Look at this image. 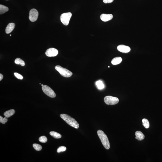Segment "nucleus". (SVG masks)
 <instances>
[{"label": "nucleus", "mask_w": 162, "mask_h": 162, "mask_svg": "<svg viewBox=\"0 0 162 162\" xmlns=\"http://www.w3.org/2000/svg\"><path fill=\"white\" fill-rule=\"evenodd\" d=\"M97 134L104 147L107 150H109L110 147V143L107 136L101 130L98 131Z\"/></svg>", "instance_id": "f257e3e1"}, {"label": "nucleus", "mask_w": 162, "mask_h": 162, "mask_svg": "<svg viewBox=\"0 0 162 162\" xmlns=\"http://www.w3.org/2000/svg\"><path fill=\"white\" fill-rule=\"evenodd\" d=\"M60 116L62 119L70 126L75 129L79 128V124L73 118L71 117L67 114H61Z\"/></svg>", "instance_id": "f03ea898"}, {"label": "nucleus", "mask_w": 162, "mask_h": 162, "mask_svg": "<svg viewBox=\"0 0 162 162\" xmlns=\"http://www.w3.org/2000/svg\"><path fill=\"white\" fill-rule=\"evenodd\" d=\"M55 69L64 77L69 78L72 76V72L60 66H57L55 67Z\"/></svg>", "instance_id": "7ed1b4c3"}, {"label": "nucleus", "mask_w": 162, "mask_h": 162, "mask_svg": "<svg viewBox=\"0 0 162 162\" xmlns=\"http://www.w3.org/2000/svg\"><path fill=\"white\" fill-rule=\"evenodd\" d=\"M105 103L108 105H113L118 103L119 99L117 98L111 96L105 97L104 99Z\"/></svg>", "instance_id": "20e7f679"}, {"label": "nucleus", "mask_w": 162, "mask_h": 162, "mask_svg": "<svg viewBox=\"0 0 162 162\" xmlns=\"http://www.w3.org/2000/svg\"><path fill=\"white\" fill-rule=\"evenodd\" d=\"M72 16V14L71 12L65 13L62 14L60 16L61 21L64 25H69Z\"/></svg>", "instance_id": "39448f33"}, {"label": "nucleus", "mask_w": 162, "mask_h": 162, "mask_svg": "<svg viewBox=\"0 0 162 162\" xmlns=\"http://www.w3.org/2000/svg\"><path fill=\"white\" fill-rule=\"evenodd\" d=\"M42 89L44 93L49 97L54 98L56 97V94L54 91L49 86L47 85H44L42 86Z\"/></svg>", "instance_id": "423d86ee"}, {"label": "nucleus", "mask_w": 162, "mask_h": 162, "mask_svg": "<svg viewBox=\"0 0 162 162\" xmlns=\"http://www.w3.org/2000/svg\"><path fill=\"white\" fill-rule=\"evenodd\" d=\"M38 15L39 13L36 9H31L29 12V18L30 20L32 22H35L37 19Z\"/></svg>", "instance_id": "0eeeda50"}, {"label": "nucleus", "mask_w": 162, "mask_h": 162, "mask_svg": "<svg viewBox=\"0 0 162 162\" xmlns=\"http://www.w3.org/2000/svg\"><path fill=\"white\" fill-rule=\"evenodd\" d=\"M58 54V51L56 48H50L47 50L45 52V54L49 57H55L57 56Z\"/></svg>", "instance_id": "6e6552de"}, {"label": "nucleus", "mask_w": 162, "mask_h": 162, "mask_svg": "<svg viewBox=\"0 0 162 162\" xmlns=\"http://www.w3.org/2000/svg\"><path fill=\"white\" fill-rule=\"evenodd\" d=\"M117 49L120 52L125 53H128L131 50L129 46L123 45L118 46Z\"/></svg>", "instance_id": "1a4fd4ad"}, {"label": "nucleus", "mask_w": 162, "mask_h": 162, "mask_svg": "<svg viewBox=\"0 0 162 162\" xmlns=\"http://www.w3.org/2000/svg\"><path fill=\"white\" fill-rule=\"evenodd\" d=\"M100 17L102 21L107 22L113 19V16L112 14H103L101 15Z\"/></svg>", "instance_id": "9d476101"}, {"label": "nucleus", "mask_w": 162, "mask_h": 162, "mask_svg": "<svg viewBox=\"0 0 162 162\" xmlns=\"http://www.w3.org/2000/svg\"><path fill=\"white\" fill-rule=\"evenodd\" d=\"M15 24L13 23H11L8 24L5 29L6 33L8 34L12 32L15 28Z\"/></svg>", "instance_id": "9b49d317"}, {"label": "nucleus", "mask_w": 162, "mask_h": 162, "mask_svg": "<svg viewBox=\"0 0 162 162\" xmlns=\"http://www.w3.org/2000/svg\"><path fill=\"white\" fill-rule=\"evenodd\" d=\"M135 138L139 141H141L144 139L145 136L142 132L140 131H137L136 132Z\"/></svg>", "instance_id": "f8f14e48"}, {"label": "nucleus", "mask_w": 162, "mask_h": 162, "mask_svg": "<svg viewBox=\"0 0 162 162\" xmlns=\"http://www.w3.org/2000/svg\"><path fill=\"white\" fill-rule=\"evenodd\" d=\"M122 61V58L120 57H118L114 58L111 61V63L113 65H117L121 63Z\"/></svg>", "instance_id": "ddd939ff"}, {"label": "nucleus", "mask_w": 162, "mask_h": 162, "mask_svg": "<svg viewBox=\"0 0 162 162\" xmlns=\"http://www.w3.org/2000/svg\"><path fill=\"white\" fill-rule=\"evenodd\" d=\"M51 135L55 139H59L62 137L61 135L56 132L51 131L50 133Z\"/></svg>", "instance_id": "4468645a"}, {"label": "nucleus", "mask_w": 162, "mask_h": 162, "mask_svg": "<svg viewBox=\"0 0 162 162\" xmlns=\"http://www.w3.org/2000/svg\"><path fill=\"white\" fill-rule=\"evenodd\" d=\"M15 110L13 109L7 111L4 113V115L5 117L9 118L13 115L15 113Z\"/></svg>", "instance_id": "2eb2a0df"}, {"label": "nucleus", "mask_w": 162, "mask_h": 162, "mask_svg": "<svg viewBox=\"0 0 162 162\" xmlns=\"http://www.w3.org/2000/svg\"><path fill=\"white\" fill-rule=\"evenodd\" d=\"M8 10H9V9L7 7L2 5H0V15H2V14L8 12Z\"/></svg>", "instance_id": "dca6fc26"}, {"label": "nucleus", "mask_w": 162, "mask_h": 162, "mask_svg": "<svg viewBox=\"0 0 162 162\" xmlns=\"http://www.w3.org/2000/svg\"><path fill=\"white\" fill-rule=\"evenodd\" d=\"M96 85L99 89H103L105 87L104 84L101 81L99 80L96 82Z\"/></svg>", "instance_id": "f3484780"}, {"label": "nucleus", "mask_w": 162, "mask_h": 162, "mask_svg": "<svg viewBox=\"0 0 162 162\" xmlns=\"http://www.w3.org/2000/svg\"><path fill=\"white\" fill-rule=\"evenodd\" d=\"M15 62L16 64L20 65L22 66H25V62L24 61L19 58H17L16 59Z\"/></svg>", "instance_id": "a211bd4d"}, {"label": "nucleus", "mask_w": 162, "mask_h": 162, "mask_svg": "<svg viewBox=\"0 0 162 162\" xmlns=\"http://www.w3.org/2000/svg\"><path fill=\"white\" fill-rule=\"evenodd\" d=\"M142 121L143 124V125L144 126V127L146 129L150 127V123H149L148 120L147 119H143L142 120Z\"/></svg>", "instance_id": "6ab92c4d"}, {"label": "nucleus", "mask_w": 162, "mask_h": 162, "mask_svg": "<svg viewBox=\"0 0 162 162\" xmlns=\"http://www.w3.org/2000/svg\"><path fill=\"white\" fill-rule=\"evenodd\" d=\"M33 146L35 150L37 151H40L42 150V147L40 145L34 143L33 144Z\"/></svg>", "instance_id": "aec40b11"}, {"label": "nucleus", "mask_w": 162, "mask_h": 162, "mask_svg": "<svg viewBox=\"0 0 162 162\" xmlns=\"http://www.w3.org/2000/svg\"><path fill=\"white\" fill-rule=\"evenodd\" d=\"M47 140V137L45 136H41L39 139V141L42 143L46 142Z\"/></svg>", "instance_id": "412c9836"}, {"label": "nucleus", "mask_w": 162, "mask_h": 162, "mask_svg": "<svg viewBox=\"0 0 162 162\" xmlns=\"http://www.w3.org/2000/svg\"><path fill=\"white\" fill-rule=\"evenodd\" d=\"M66 150V147H64V146H61L58 149L57 151V153H59L61 152L65 151Z\"/></svg>", "instance_id": "4be33fe9"}, {"label": "nucleus", "mask_w": 162, "mask_h": 162, "mask_svg": "<svg viewBox=\"0 0 162 162\" xmlns=\"http://www.w3.org/2000/svg\"><path fill=\"white\" fill-rule=\"evenodd\" d=\"M14 74L15 77L18 79L22 80L23 79V76L19 73L15 72V73H14Z\"/></svg>", "instance_id": "5701e85b"}, {"label": "nucleus", "mask_w": 162, "mask_h": 162, "mask_svg": "<svg viewBox=\"0 0 162 162\" xmlns=\"http://www.w3.org/2000/svg\"><path fill=\"white\" fill-rule=\"evenodd\" d=\"M8 120V119L7 118V117H5L3 118L2 120L0 122V123H2L3 124H5L7 122Z\"/></svg>", "instance_id": "b1692460"}, {"label": "nucleus", "mask_w": 162, "mask_h": 162, "mask_svg": "<svg viewBox=\"0 0 162 162\" xmlns=\"http://www.w3.org/2000/svg\"><path fill=\"white\" fill-rule=\"evenodd\" d=\"M114 1V0H103V2L105 4L111 3Z\"/></svg>", "instance_id": "393cba45"}, {"label": "nucleus", "mask_w": 162, "mask_h": 162, "mask_svg": "<svg viewBox=\"0 0 162 162\" xmlns=\"http://www.w3.org/2000/svg\"><path fill=\"white\" fill-rule=\"evenodd\" d=\"M3 78V75L2 74H0V81H1L2 80Z\"/></svg>", "instance_id": "a878e982"}, {"label": "nucleus", "mask_w": 162, "mask_h": 162, "mask_svg": "<svg viewBox=\"0 0 162 162\" xmlns=\"http://www.w3.org/2000/svg\"><path fill=\"white\" fill-rule=\"evenodd\" d=\"M41 86H44L43 84H42L41 85Z\"/></svg>", "instance_id": "bb28decb"}, {"label": "nucleus", "mask_w": 162, "mask_h": 162, "mask_svg": "<svg viewBox=\"0 0 162 162\" xmlns=\"http://www.w3.org/2000/svg\"><path fill=\"white\" fill-rule=\"evenodd\" d=\"M108 68H110V66H108Z\"/></svg>", "instance_id": "cd10ccee"}, {"label": "nucleus", "mask_w": 162, "mask_h": 162, "mask_svg": "<svg viewBox=\"0 0 162 162\" xmlns=\"http://www.w3.org/2000/svg\"><path fill=\"white\" fill-rule=\"evenodd\" d=\"M12 36V35H10V36Z\"/></svg>", "instance_id": "c85d7f7f"}, {"label": "nucleus", "mask_w": 162, "mask_h": 162, "mask_svg": "<svg viewBox=\"0 0 162 162\" xmlns=\"http://www.w3.org/2000/svg\"><path fill=\"white\" fill-rule=\"evenodd\" d=\"M5 0L8 1V0Z\"/></svg>", "instance_id": "c756f323"}, {"label": "nucleus", "mask_w": 162, "mask_h": 162, "mask_svg": "<svg viewBox=\"0 0 162 162\" xmlns=\"http://www.w3.org/2000/svg\"><path fill=\"white\" fill-rule=\"evenodd\" d=\"M39 84L40 85V84H41V83H39Z\"/></svg>", "instance_id": "7c9ffc66"}]
</instances>
